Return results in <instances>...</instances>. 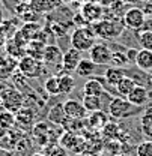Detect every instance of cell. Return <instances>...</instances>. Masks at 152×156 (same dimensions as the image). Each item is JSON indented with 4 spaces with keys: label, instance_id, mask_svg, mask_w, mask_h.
<instances>
[{
    "label": "cell",
    "instance_id": "6da1fadb",
    "mask_svg": "<svg viewBox=\"0 0 152 156\" xmlns=\"http://www.w3.org/2000/svg\"><path fill=\"white\" fill-rule=\"evenodd\" d=\"M91 30L94 32L96 38H102L107 39V41H114L117 39L122 32L125 30V23L124 20H101L98 23L94 24H89Z\"/></svg>",
    "mask_w": 152,
    "mask_h": 156
},
{
    "label": "cell",
    "instance_id": "7a4b0ae2",
    "mask_svg": "<svg viewBox=\"0 0 152 156\" xmlns=\"http://www.w3.org/2000/svg\"><path fill=\"white\" fill-rule=\"evenodd\" d=\"M142 107H135L133 105L127 98H113V101L109 105V114L113 117L114 120H124V119H130V117L135 116L142 111Z\"/></svg>",
    "mask_w": 152,
    "mask_h": 156
},
{
    "label": "cell",
    "instance_id": "3957f363",
    "mask_svg": "<svg viewBox=\"0 0 152 156\" xmlns=\"http://www.w3.org/2000/svg\"><path fill=\"white\" fill-rule=\"evenodd\" d=\"M96 42V36L91 30L89 26H81L76 27L71 32V47L78 51H89Z\"/></svg>",
    "mask_w": 152,
    "mask_h": 156
},
{
    "label": "cell",
    "instance_id": "277c9868",
    "mask_svg": "<svg viewBox=\"0 0 152 156\" xmlns=\"http://www.w3.org/2000/svg\"><path fill=\"white\" fill-rule=\"evenodd\" d=\"M0 99H2V104H3L5 110L12 111V113H17L24 105V96L15 87H8L6 86L0 92Z\"/></svg>",
    "mask_w": 152,
    "mask_h": 156
},
{
    "label": "cell",
    "instance_id": "5b68a950",
    "mask_svg": "<svg viewBox=\"0 0 152 156\" xmlns=\"http://www.w3.org/2000/svg\"><path fill=\"white\" fill-rule=\"evenodd\" d=\"M18 71L27 78H38L44 72V62L30 56L21 57L18 62Z\"/></svg>",
    "mask_w": 152,
    "mask_h": 156
},
{
    "label": "cell",
    "instance_id": "8992f818",
    "mask_svg": "<svg viewBox=\"0 0 152 156\" xmlns=\"http://www.w3.org/2000/svg\"><path fill=\"white\" fill-rule=\"evenodd\" d=\"M112 50L106 42H95V45L89 50V58L99 65V66H109L112 63Z\"/></svg>",
    "mask_w": 152,
    "mask_h": 156
},
{
    "label": "cell",
    "instance_id": "52a82bcc",
    "mask_svg": "<svg viewBox=\"0 0 152 156\" xmlns=\"http://www.w3.org/2000/svg\"><path fill=\"white\" fill-rule=\"evenodd\" d=\"M145 21H146V15H145L143 9H142V8H137V6L128 8V11H127L125 15H124L125 27L137 30V32H140V30L143 29Z\"/></svg>",
    "mask_w": 152,
    "mask_h": 156
},
{
    "label": "cell",
    "instance_id": "ba28073f",
    "mask_svg": "<svg viewBox=\"0 0 152 156\" xmlns=\"http://www.w3.org/2000/svg\"><path fill=\"white\" fill-rule=\"evenodd\" d=\"M83 20L86 21V24H94L101 21L104 17V6H101L98 2H86L81 6L80 11Z\"/></svg>",
    "mask_w": 152,
    "mask_h": 156
},
{
    "label": "cell",
    "instance_id": "9c48e42d",
    "mask_svg": "<svg viewBox=\"0 0 152 156\" xmlns=\"http://www.w3.org/2000/svg\"><path fill=\"white\" fill-rule=\"evenodd\" d=\"M124 69H125V75L133 78L137 86H143V87H146V89H151L152 87L151 74H149V72H146V71L137 68L135 65L127 66V68H124Z\"/></svg>",
    "mask_w": 152,
    "mask_h": 156
},
{
    "label": "cell",
    "instance_id": "30bf717a",
    "mask_svg": "<svg viewBox=\"0 0 152 156\" xmlns=\"http://www.w3.org/2000/svg\"><path fill=\"white\" fill-rule=\"evenodd\" d=\"M81 51H78L76 48H69L68 51L63 53V58H62V72H66V74H71V72H76L78 63L81 62Z\"/></svg>",
    "mask_w": 152,
    "mask_h": 156
},
{
    "label": "cell",
    "instance_id": "8fae6325",
    "mask_svg": "<svg viewBox=\"0 0 152 156\" xmlns=\"http://www.w3.org/2000/svg\"><path fill=\"white\" fill-rule=\"evenodd\" d=\"M63 110H65V114L68 116V119H74V120H83L87 114V110L84 108L83 102L77 101V99L65 101L63 102Z\"/></svg>",
    "mask_w": 152,
    "mask_h": 156
},
{
    "label": "cell",
    "instance_id": "7c38bea8",
    "mask_svg": "<svg viewBox=\"0 0 152 156\" xmlns=\"http://www.w3.org/2000/svg\"><path fill=\"white\" fill-rule=\"evenodd\" d=\"M104 66H99L94 63L91 58H81V62L78 63L76 69V74L78 77H83V78H92L96 77L98 74H101V69Z\"/></svg>",
    "mask_w": 152,
    "mask_h": 156
},
{
    "label": "cell",
    "instance_id": "4fadbf2b",
    "mask_svg": "<svg viewBox=\"0 0 152 156\" xmlns=\"http://www.w3.org/2000/svg\"><path fill=\"white\" fill-rule=\"evenodd\" d=\"M33 120H35V111L26 105H23V108H20L15 113V126H18L21 131L30 129L33 125Z\"/></svg>",
    "mask_w": 152,
    "mask_h": 156
},
{
    "label": "cell",
    "instance_id": "5bb4252c",
    "mask_svg": "<svg viewBox=\"0 0 152 156\" xmlns=\"http://www.w3.org/2000/svg\"><path fill=\"white\" fill-rule=\"evenodd\" d=\"M62 58H63V51L57 45H45L44 48V56L42 62L45 65H54L57 68H62Z\"/></svg>",
    "mask_w": 152,
    "mask_h": 156
},
{
    "label": "cell",
    "instance_id": "9a60e30c",
    "mask_svg": "<svg viewBox=\"0 0 152 156\" xmlns=\"http://www.w3.org/2000/svg\"><path fill=\"white\" fill-rule=\"evenodd\" d=\"M127 99L135 107H145L149 101V90L143 86H135V89L127 96Z\"/></svg>",
    "mask_w": 152,
    "mask_h": 156
},
{
    "label": "cell",
    "instance_id": "2e32d148",
    "mask_svg": "<svg viewBox=\"0 0 152 156\" xmlns=\"http://www.w3.org/2000/svg\"><path fill=\"white\" fill-rule=\"evenodd\" d=\"M104 86L96 77L87 78L83 84V95H92V96H101L104 93Z\"/></svg>",
    "mask_w": 152,
    "mask_h": 156
},
{
    "label": "cell",
    "instance_id": "e0dca14e",
    "mask_svg": "<svg viewBox=\"0 0 152 156\" xmlns=\"http://www.w3.org/2000/svg\"><path fill=\"white\" fill-rule=\"evenodd\" d=\"M48 120H50V123H53V125H65V122L68 120V116L65 114V110H63V102L60 104H54L51 108H50V111H48Z\"/></svg>",
    "mask_w": 152,
    "mask_h": 156
},
{
    "label": "cell",
    "instance_id": "ac0fdd59",
    "mask_svg": "<svg viewBox=\"0 0 152 156\" xmlns=\"http://www.w3.org/2000/svg\"><path fill=\"white\" fill-rule=\"evenodd\" d=\"M134 65L137 68L146 71V72H152V51L140 48L139 53H137V58H135Z\"/></svg>",
    "mask_w": 152,
    "mask_h": 156
},
{
    "label": "cell",
    "instance_id": "d6986e66",
    "mask_svg": "<svg viewBox=\"0 0 152 156\" xmlns=\"http://www.w3.org/2000/svg\"><path fill=\"white\" fill-rule=\"evenodd\" d=\"M125 77V69L124 68H116V66H109L104 69V78L109 84L117 86L119 81Z\"/></svg>",
    "mask_w": 152,
    "mask_h": 156
},
{
    "label": "cell",
    "instance_id": "ffe728a7",
    "mask_svg": "<svg viewBox=\"0 0 152 156\" xmlns=\"http://www.w3.org/2000/svg\"><path fill=\"white\" fill-rule=\"evenodd\" d=\"M59 84H60V93L62 95H69L76 89V80L71 74H66V72L59 74Z\"/></svg>",
    "mask_w": 152,
    "mask_h": 156
},
{
    "label": "cell",
    "instance_id": "44dd1931",
    "mask_svg": "<svg viewBox=\"0 0 152 156\" xmlns=\"http://www.w3.org/2000/svg\"><path fill=\"white\" fill-rule=\"evenodd\" d=\"M35 153L33 152V144L29 138H21L17 146L14 147V156H32Z\"/></svg>",
    "mask_w": 152,
    "mask_h": 156
},
{
    "label": "cell",
    "instance_id": "7402d4cb",
    "mask_svg": "<svg viewBox=\"0 0 152 156\" xmlns=\"http://www.w3.org/2000/svg\"><path fill=\"white\" fill-rule=\"evenodd\" d=\"M140 126L143 135L152 140V107H148L140 117Z\"/></svg>",
    "mask_w": 152,
    "mask_h": 156
},
{
    "label": "cell",
    "instance_id": "603a6c76",
    "mask_svg": "<svg viewBox=\"0 0 152 156\" xmlns=\"http://www.w3.org/2000/svg\"><path fill=\"white\" fill-rule=\"evenodd\" d=\"M135 86H137V84H135V81H134L133 78L125 75V77L119 81V84L116 86V90H117V93H119L120 98H127L134 89H135Z\"/></svg>",
    "mask_w": 152,
    "mask_h": 156
},
{
    "label": "cell",
    "instance_id": "cb8c5ba5",
    "mask_svg": "<svg viewBox=\"0 0 152 156\" xmlns=\"http://www.w3.org/2000/svg\"><path fill=\"white\" fill-rule=\"evenodd\" d=\"M44 90L50 96H60V84H59V75H50L44 81Z\"/></svg>",
    "mask_w": 152,
    "mask_h": 156
},
{
    "label": "cell",
    "instance_id": "d4e9b609",
    "mask_svg": "<svg viewBox=\"0 0 152 156\" xmlns=\"http://www.w3.org/2000/svg\"><path fill=\"white\" fill-rule=\"evenodd\" d=\"M83 105L87 110V113H95V111H102L101 105V96H92V95H83Z\"/></svg>",
    "mask_w": 152,
    "mask_h": 156
},
{
    "label": "cell",
    "instance_id": "484cf974",
    "mask_svg": "<svg viewBox=\"0 0 152 156\" xmlns=\"http://www.w3.org/2000/svg\"><path fill=\"white\" fill-rule=\"evenodd\" d=\"M89 125L92 128H104L107 125V114L106 111H95V113H91L89 117Z\"/></svg>",
    "mask_w": 152,
    "mask_h": 156
},
{
    "label": "cell",
    "instance_id": "4316f807",
    "mask_svg": "<svg viewBox=\"0 0 152 156\" xmlns=\"http://www.w3.org/2000/svg\"><path fill=\"white\" fill-rule=\"evenodd\" d=\"M112 66L116 68H127V66H131V62L127 57V53L124 51H113L112 54Z\"/></svg>",
    "mask_w": 152,
    "mask_h": 156
},
{
    "label": "cell",
    "instance_id": "83f0119b",
    "mask_svg": "<svg viewBox=\"0 0 152 156\" xmlns=\"http://www.w3.org/2000/svg\"><path fill=\"white\" fill-rule=\"evenodd\" d=\"M80 140L77 138V135L74 132H71V131H68V132H65L62 138H60V144H62V147L63 149H69V150H77L76 144L78 143Z\"/></svg>",
    "mask_w": 152,
    "mask_h": 156
},
{
    "label": "cell",
    "instance_id": "f1b7e54d",
    "mask_svg": "<svg viewBox=\"0 0 152 156\" xmlns=\"http://www.w3.org/2000/svg\"><path fill=\"white\" fill-rule=\"evenodd\" d=\"M0 123L9 131L15 126V113L12 111H8V110H3L0 111Z\"/></svg>",
    "mask_w": 152,
    "mask_h": 156
},
{
    "label": "cell",
    "instance_id": "f546056e",
    "mask_svg": "<svg viewBox=\"0 0 152 156\" xmlns=\"http://www.w3.org/2000/svg\"><path fill=\"white\" fill-rule=\"evenodd\" d=\"M139 45L143 50L152 51V32H149V30H140L139 32Z\"/></svg>",
    "mask_w": 152,
    "mask_h": 156
},
{
    "label": "cell",
    "instance_id": "4dcf8cb0",
    "mask_svg": "<svg viewBox=\"0 0 152 156\" xmlns=\"http://www.w3.org/2000/svg\"><path fill=\"white\" fill-rule=\"evenodd\" d=\"M135 155L137 156H152V140H146V141H142L140 144H137Z\"/></svg>",
    "mask_w": 152,
    "mask_h": 156
},
{
    "label": "cell",
    "instance_id": "1f68e13d",
    "mask_svg": "<svg viewBox=\"0 0 152 156\" xmlns=\"http://www.w3.org/2000/svg\"><path fill=\"white\" fill-rule=\"evenodd\" d=\"M102 132H104V135L109 136V138H116L119 135V126L116 123H107L102 128Z\"/></svg>",
    "mask_w": 152,
    "mask_h": 156
},
{
    "label": "cell",
    "instance_id": "d6a6232c",
    "mask_svg": "<svg viewBox=\"0 0 152 156\" xmlns=\"http://www.w3.org/2000/svg\"><path fill=\"white\" fill-rule=\"evenodd\" d=\"M38 11H35V9H30V11H27L26 14H23L21 15V20L23 21H26V23H35L36 20H38V14H36Z\"/></svg>",
    "mask_w": 152,
    "mask_h": 156
},
{
    "label": "cell",
    "instance_id": "836d02e7",
    "mask_svg": "<svg viewBox=\"0 0 152 156\" xmlns=\"http://www.w3.org/2000/svg\"><path fill=\"white\" fill-rule=\"evenodd\" d=\"M20 2H21V0H2L3 6H5L6 9H9L11 12H15V8L18 6Z\"/></svg>",
    "mask_w": 152,
    "mask_h": 156
},
{
    "label": "cell",
    "instance_id": "e575fe53",
    "mask_svg": "<svg viewBox=\"0 0 152 156\" xmlns=\"http://www.w3.org/2000/svg\"><path fill=\"white\" fill-rule=\"evenodd\" d=\"M137 53H139V50H137V48H128V50H127V57H128V60L131 62V65H134V63H135Z\"/></svg>",
    "mask_w": 152,
    "mask_h": 156
},
{
    "label": "cell",
    "instance_id": "d590c367",
    "mask_svg": "<svg viewBox=\"0 0 152 156\" xmlns=\"http://www.w3.org/2000/svg\"><path fill=\"white\" fill-rule=\"evenodd\" d=\"M142 30H149V32H152V17L151 18H146L145 26H143V29H142Z\"/></svg>",
    "mask_w": 152,
    "mask_h": 156
},
{
    "label": "cell",
    "instance_id": "8d00e7d4",
    "mask_svg": "<svg viewBox=\"0 0 152 156\" xmlns=\"http://www.w3.org/2000/svg\"><path fill=\"white\" fill-rule=\"evenodd\" d=\"M0 156H14V152L12 150H8L5 147H0Z\"/></svg>",
    "mask_w": 152,
    "mask_h": 156
},
{
    "label": "cell",
    "instance_id": "74e56055",
    "mask_svg": "<svg viewBox=\"0 0 152 156\" xmlns=\"http://www.w3.org/2000/svg\"><path fill=\"white\" fill-rule=\"evenodd\" d=\"M114 0H98V3L101 5V6H104V8H107V6H110L112 3H113Z\"/></svg>",
    "mask_w": 152,
    "mask_h": 156
},
{
    "label": "cell",
    "instance_id": "f35d334b",
    "mask_svg": "<svg viewBox=\"0 0 152 156\" xmlns=\"http://www.w3.org/2000/svg\"><path fill=\"white\" fill-rule=\"evenodd\" d=\"M6 134H8V129H6V128L0 123V140H2L3 136H6Z\"/></svg>",
    "mask_w": 152,
    "mask_h": 156
},
{
    "label": "cell",
    "instance_id": "ab89813d",
    "mask_svg": "<svg viewBox=\"0 0 152 156\" xmlns=\"http://www.w3.org/2000/svg\"><path fill=\"white\" fill-rule=\"evenodd\" d=\"M122 2H125V3H128V5H134V3H137V0H122Z\"/></svg>",
    "mask_w": 152,
    "mask_h": 156
},
{
    "label": "cell",
    "instance_id": "60d3db41",
    "mask_svg": "<svg viewBox=\"0 0 152 156\" xmlns=\"http://www.w3.org/2000/svg\"><path fill=\"white\" fill-rule=\"evenodd\" d=\"M32 156H47V155H45V153H36V152H35Z\"/></svg>",
    "mask_w": 152,
    "mask_h": 156
},
{
    "label": "cell",
    "instance_id": "b9f144b4",
    "mask_svg": "<svg viewBox=\"0 0 152 156\" xmlns=\"http://www.w3.org/2000/svg\"><path fill=\"white\" fill-rule=\"evenodd\" d=\"M0 23H2V11H0Z\"/></svg>",
    "mask_w": 152,
    "mask_h": 156
},
{
    "label": "cell",
    "instance_id": "7bdbcfd3",
    "mask_svg": "<svg viewBox=\"0 0 152 156\" xmlns=\"http://www.w3.org/2000/svg\"><path fill=\"white\" fill-rule=\"evenodd\" d=\"M91 156H104V155H91Z\"/></svg>",
    "mask_w": 152,
    "mask_h": 156
},
{
    "label": "cell",
    "instance_id": "ee69618b",
    "mask_svg": "<svg viewBox=\"0 0 152 156\" xmlns=\"http://www.w3.org/2000/svg\"><path fill=\"white\" fill-rule=\"evenodd\" d=\"M151 81H152V72H151Z\"/></svg>",
    "mask_w": 152,
    "mask_h": 156
},
{
    "label": "cell",
    "instance_id": "f6af8a7d",
    "mask_svg": "<svg viewBox=\"0 0 152 156\" xmlns=\"http://www.w3.org/2000/svg\"><path fill=\"white\" fill-rule=\"evenodd\" d=\"M30 2H32V0H30Z\"/></svg>",
    "mask_w": 152,
    "mask_h": 156
}]
</instances>
